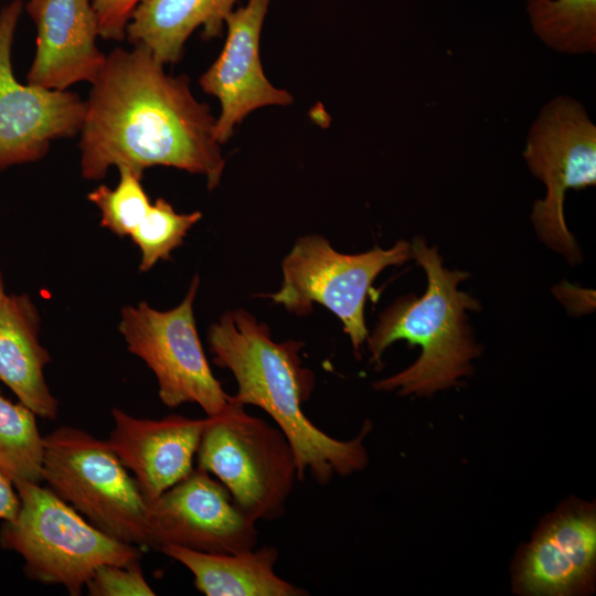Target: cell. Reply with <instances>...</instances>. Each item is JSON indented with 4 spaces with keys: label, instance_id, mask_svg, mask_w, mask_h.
Segmentation results:
<instances>
[{
    "label": "cell",
    "instance_id": "30bf717a",
    "mask_svg": "<svg viewBox=\"0 0 596 596\" xmlns=\"http://www.w3.org/2000/svg\"><path fill=\"white\" fill-rule=\"evenodd\" d=\"M22 10L13 0L0 11V170L38 161L52 141L79 134L86 109L75 93L15 78L11 52Z\"/></svg>",
    "mask_w": 596,
    "mask_h": 596
},
{
    "label": "cell",
    "instance_id": "d4e9b609",
    "mask_svg": "<svg viewBox=\"0 0 596 596\" xmlns=\"http://www.w3.org/2000/svg\"><path fill=\"white\" fill-rule=\"evenodd\" d=\"M20 508L18 491L11 478L0 470V520H13Z\"/></svg>",
    "mask_w": 596,
    "mask_h": 596
},
{
    "label": "cell",
    "instance_id": "d6986e66",
    "mask_svg": "<svg viewBox=\"0 0 596 596\" xmlns=\"http://www.w3.org/2000/svg\"><path fill=\"white\" fill-rule=\"evenodd\" d=\"M533 34L566 55L596 53V0H525Z\"/></svg>",
    "mask_w": 596,
    "mask_h": 596
},
{
    "label": "cell",
    "instance_id": "44dd1931",
    "mask_svg": "<svg viewBox=\"0 0 596 596\" xmlns=\"http://www.w3.org/2000/svg\"><path fill=\"white\" fill-rule=\"evenodd\" d=\"M199 211L181 214L159 198L130 234L141 253L140 272H148L160 259H169L171 252L182 245L189 230L201 220Z\"/></svg>",
    "mask_w": 596,
    "mask_h": 596
},
{
    "label": "cell",
    "instance_id": "9a60e30c",
    "mask_svg": "<svg viewBox=\"0 0 596 596\" xmlns=\"http://www.w3.org/2000/svg\"><path fill=\"white\" fill-rule=\"evenodd\" d=\"M114 428L107 440L129 469L147 502L193 471L205 418L170 415L161 419L135 417L113 408Z\"/></svg>",
    "mask_w": 596,
    "mask_h": 596
},
{
    "label": "cell",
    "instance_id": "7c38bea8",
    "mask_svg": "<svg viewBox=\"0 0 596 596\" xmlns=\"http://www.w3.org/2000/svg\"><path fill=\"white\" fill-rule=\"evenodd\" d=\"M272 0H247L225 18L227 36L215 62L201 76L200 86L221 104L215 135L222 145L235 125L265 106L292 103L289 92L275 87L265 76L259 57V40Z\"/></svg>",
    "mask_w": 596,
    "mask_h": 596
},
{
    "label": "cell",
    "instance_id": "cb8c5ba5",
    "mask_svg": "<svg viewBox=\"0 0 596 596\" xmlns=\"http://www.w3.org/2000/svg\"><path fill=\"white\" fill-rule=\"evenodd\" d=\"M140 0H92L99 36L104 40L123 41L132 11Z\"/></svg>",
    "mask_w": 596,
    "mask_h": 596
},
{
    "label": "cell",
    "instance_id": "8992f818",
    "mask_svg": "<svg viewBox=\"0 0 596 596\" xmlns=\"http://www.w3.org/2000/svg\"><path fill=\"white\" fill-rule=\"evenodd\" d=\"M42 481L102 532L150 549L148 502L107 440L70 426L44 436Z\"/></svg>",
    "mask_w": 596,
    "mask_h": 596
},
{
    "label": "cell",
    "instance_id": "4fadbf2b",
    "mask_svg": "<svg viewBox=\"0 0 596 596\" xmlns=\"http://www.w3.org/2000/svg\"><path fill=\"white\" fill-rule=\"evenodd\" d=\"M596 561V514L570 504L543 523L523 550L514 586L525 595H572L589 589Z\"/></svg>",
    "mask_w": 596,
    "mask_h": 596
},
{
    "label": "cell",
    "instance_id": "ac0fdd59",
    "mask_svg": "<svg viewBox=\"0 0 596 596\" xmlns=\"http://www.w3.org/2000/svg\"><path fill=\"white\" fill-rule=\"evenodd\" d=\"M238 0H140L126 26V38L163 64L180 61L188 38L199 26L205 39L220 36Z\"/></svg>",
    "mask_w": 596,
    "mask_h": 596
},
{
    "label": "cell",
    "instance_id": "e0dca14e",
    "mask_svg": "<svg viewBox=\"0 0 596 596\" xmlns=\"http://www.w3.org/2000/svg\"><path fill=\"white\" fill-rule=\"evenodd\" d=\"M161 553L193 575L196 589L206 596H306L305 588L275 572L278 551L267 545L240 553H210L163 545Z\"/></svg>",
    "mask_w": 596,
    "mask_h": 596
},
{
    "label": "cell",
    "instance_id": "5bb4252c",
    "mask_svg": "<svg viewBox=\"0 0 596 596\" xmlns=\"http://www.w3.org/2000/svg\"><path fill=\"white\" fill-rule=\"evenodd\" d=\"M26 12L36 28V51L28 84L65 91L93 83L106 55L96 45L98 22L92 0H30Z\"/></svg>",
    "mask_w": 596,
    "mask_h": 596
},
{
    "label": "cell",
    "instance_id": "ba28073f",
    "mask_svg": "<svg viewBox=\"0 0 596 596\" xmlns=\"http://www.w3.org/2000/svg\"><path fill=\"white\" fill-rule=\"evenodd\" d=\"M411 258L405 241L349 255L334 251L320 235L304 236L283 260L281 287L270 297L297 316L309 315L315 302L327 307L343 323L358 354L369 336L364 305L373 280L384 268Z\"/></svg>",
    "mask_w": 596,
    "mask_h": 596
},
{
    "label": "cell",
    "instance_id": "9c48e42d",
    "mask_svg": "<svg viewBox=\"0 0 596 596\" xmlns=\"http://www.w3.org/2000/svg\"><path fill=\"white\" fill-rule=\"evenodd\" d=\"M199 285L195 275L182 302L167 311L146 301L125 306L118 330L128 351L156 375L166 406L195 403L206 416H215L231 405V395L213 375L198 336L193 302Z\"/></svg>",
    "mask_w": 596,
    "mask_h": 596
},
{
    "label": "cell",
    "instance_id": "2e32d148",
    "mask_svg": "<svg viewBox=\"0 0 596 596\" xmlns=\"http://www.w3.org/2000/svg\"><path fill=\"white\" fill-rule=\"evenodd\" d=\"M40 313L28 295H8L0 310V381L36 416L55 419L58 401L44 377L50 353L39 339Z\"/></svg>",
    "mask_w": 596,
    "mask_h": 596
},
{
    "label": "cell",
    "instance_id": "7402d4cb",
    "mask_svg": "<svg viewBox=\"0 0 596 596\" xmlns=\"http://www.w3.org/2000/svg\"><path fill=\"white\" fill-rule=\"evenodd\" d=\"M118 184L98 185L87 195L100 212V225L119 237L130 236L147 214L151 202L141 184L142 173L119 167Z\"/></svg>",
    "mask_w": 596,
    "mask_h": 596
},
{
    "label": "cell",
    "instance_id": "6da1fadb",
    "mask_svg": "<svg viewBox=\"0 0 596 596\" xmlns=\"http://www.w3.org/2000/svg\"><path fill=\"white\" fill-rule=\"evenodd\" d=\"M150 50L115 49L92 83L79 131L81 172L103 179L110 167L139 173L173 167L219 185L225 161L216 119L192 94L187 76L164 72Z\"/></svg>",
    "mask_w": 596,
    "mask_h": 596
},
{
    "label": "cell",
    "instance_id": "8fae6325",
    "mask_svg": "<svg viewBox=\"0 0 596 596\" xmlns=\"http://www.w3.org/2000/svg\"><path fill=\"white\" fill-rule=\"evenodd\" d=\"M149 547L177 545L210 553L256 547V521L242 512L224 486L200 469L148 501Z\"/></svg>",
    "mask_w": 596,
    "mask_h": 596
},
{
    "label": "cell",
    "instance_id": "5b68a950",
    "mask_svg": "<svg viewBox=\"0 0 596 596\" xmlns=\"http://www.w3.org/2000/svg\"><path fill=\"white\" fill-rule=\"evenodd\" d=\"M207 417L195 456L198 468L215 477L254 521L280 518L298 479L286 436L232 400L224 412Z\"/></svg>",
    "mask_w": 596,
    "mask_h": 596
},
{
    "label": "cell",
    "instance_id": "277c9868",
    "mask_svg": "<svg viewBox=\"0 0 596 596\" xmlns=\"http://www.w3.org/2000/svg\"><path fill=\"white\" fill-rule=\"evenodd\" d=\"M20 508L0 529V544L22 556L25 574L78 596L97 567L140 560L141 549L89 523L50 488L13 481Z\"/></svg>",
    "mask_w": 596,
    "mask_h": 596
},
{
    "label": "cell",
    "instance_id": "603a6c76",
    "mask_svg": "<svg viewBox=\"0 0 596 596\" xmlns=\"http://www.w3.org/2000/svg\"><path fill=\"white\" fill-rule=\"evenodd\" d=\"M93 596H153L139 561L128 564H103L85 586Z\"/></svg>",
    "mask_w": 596,
    "mask_h": 596
},
{
    "label": "cell",
    "instance_id": "52a82bcc",
    "mask_svg": "<svg viewBox=\"0 0 596 596\" xmlns=\"http://www.w3.org/2000/svg\"><path fill=\"white\" fill-rule=\"evenodd\" d=\"M522 156L546 190L531 213L539 237L570 264L579 263L578 246L564 219V199L570 189L596 183V125L584 104L568 95L546 102L528 129Z\"/></svg>",
    "mask_w": 596,
    "mask_h": 596
},
{
    "label": "cell",
    "instance_id": "7a4b0ae2",
    "mask_svg": "<svg viewBox=\"0 0 596 596\" xmlns=\"http://www.w3.org/2000/svg\"><path fill=\"white\" fill-rule=\"evenodd\" d=\"M207 341L216 365L228 369L237 383L232 402L264 409L292 447L298 479L327 485L368 464L363 439L369 425L351 440H338L319 429L301 408L313 379L301 366L302 342H276L266 324L243 309L225 312L209 328Z\"/></svg>",
    "mask_w": 596,
    "mask_h": 596
},
{
    "label": "cell",
    "instance_id": "3957f363",
    "mask_svg": "<svg viewBox=\"0 0 596 596\" xmlns=\"http://www.w3.org/2000/svg\"><path fill=\"white\" fill-rule=\"evenodd\" d=\"M411 251L426 272L427 289L421 297L397 299L381 313L368 342L371 360L377 364L386 348L397 340L419 345L416 362L374 387L397 389L400 395H429L456 385L470 373V361L479 354V348L467 324L466 310L475 311L479 305L458 288L468 273L446 269L437 249L428 247L422 237L414 240Z\"/></svg>",
    "mask_w": 596,
    "mask_h": 596
},
{
    "label": "cell",
    "instance_id": "ffe728a7",
    "mask_svg": "<svg viewBox=\"0 0 596 596\" xmlns=\"http://www.w3.org/2000/svg\"><path fill=\"white\" fill-rule=\"evenodd\" d=\"M44 436L36 415L22 403H13L0 391V470L12 481H42Z\"/></svg>",
    "mask_w": 596,
    "mask_h": 596
},
{
    "label": "cell",
    "instance_id": "484cf974",
    "mask_svg": "<svg viewBox=\"0 0 596 596\" xmlns=\"http://www.w3.org/2000/svg\"><path fill=\"white\" fill-rule=\"evenodd\" d=\"M7 296H8V294L6 292L3 275H2V273L0 270V310H1V307H2Z\"/></svg>",
    "mask_w": 596,
    "mask_h": 596
}]
</instances>
